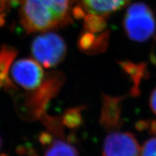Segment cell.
Returning <instances> with one entry per match:
<instances>
[{
	"mask_svg": "<svg viewBox=\"0 0 156 156\" xmlns=\"http://www.w3.org/2000/svg\"><path fill=\"white\" fill-rule=\"evenodd\" d=\"M73 0H20L21 23L28 32L62 26L74 15Z\"/></svg>",
	"mask_w": 156,
	"mask_h": 156,
	"instance_id": "cell-1",
	"label": "cell"
},
{
	"mask_svg": "<svg viewBox=\"0 0 156 156\" xmlns=\"http://www.w3.org/2000/svg\"><path fill=\"white\" fill-rule=\"evenodd\" d=\"M124 27L126 35L132 41H148L155 30V20L153 12L144 3L132 4L126 12Z\"/></svg>",
	"mask_w": 156,
	"mask_h": 156,
	"instance_id": "cell-2",
	"label": "cell"
},
{
	"mask_svg": "<svg viewBox=\"0 0 156 156\" xmlns=\"http://www.w3.org/2000/svg\"><path fill=\"white\" fill-rule=\"evenodd\" d=\"M31 53L43 67L51 69L61 64L65 58L67 46L60 36L46 33L34 39L31 44Z\"/></svg>",
	"mask_w": 156,
	"mask_h": 156,
	"instance_id": "cell-3",
	"label": "cell"
},
{
	"mask_svg": "<svg viewBox=\"0 0 156 156\" xmlns=\"http://www.w3.org/2000/svg\"><path fill=\"white\" fill-rule=\"evenodd\" d=\"M78 6L74 8V15L84 17L89 28L102 26L105 17L126 5L129 0H75Z\"/></svg>",
	"mask_w": 156,
	"mask_h": 156,
	"instance_id": "cell-4",
	"label": "cell"
},
{
	"mask_svg": "<svg viewBox=\"0 0 156 156\" xmlns=\"http://www.w3.org/2000/svg\"><path fill=\"white\" fill-rule=\"evenodd\" d=\"M12 80L17 86L29 92H41L46 83V77L43 67L32 58H20L11 68Z\"/></svg>",
	"mask_w": 156,
	"mask_h": 156,
	"instance_id": "cell-5",
	"label": "cell"
},
{
	"mask_svg": "<svg viewBox=\"0 0 156 156\" xmlns=\"http://www.w3.org/2000/svg\"><path fill=\"white\" fill-rule=\"evenodd\" d=\"M140 152L134 134L114 130L105 138L102 156H140Z\"/></svg>",
	"mask_w": 156,
	"mask_h": 156,
	"instance_id": "cell-6",
	"label": "cell"
},
{
	"mask_svg": "<svg viewBox=\"0 0 156 156\" xmlns=\"http://www.w3.org/2000/svg\"><path fill=\"white\" fill-rule=\"evenodd\" d=\"M122 99L104 95L100 122L105 129L114 131L122 125Z\"/></svg>",
	"mask_w": 156,
	"mask_h": 156,
	"instance_id": "cell-7",
	"label": "cell"
},
{
	"mask_svg": "<svg viewBox=\"0 0 156 156\" xmlns=\"http://www.w3.org/2000/svg\"><path fill=\"white\" fill-rule=\"evenodd\" d=\"M41 142L44 146L43 156H78L77 147L62 136L53 138L51 134L44 133L41 136Z\"/></svg>",
	"mask_w": 156,
	"mask_h": 156,
	"instance_id": "cell-8",
	"label": "cell"
},
{
	"mask_svg": "<svg viewBox=\"0 0 156 156\" xmlns=\"http://www.w3.org/2000/svg\"><path fill=\"white\" fill-rule=\"evenodd\" d=\"M122 67L126 73L131 77L134 83L133 87L131 91L133 95L139 94V85L142 79L145 77V66L143 64H135L129 62H122Z\"/></svg>",
	"mask_w": 156,
	"mask_h": 156,
	"instance_id": "cell-9",
	"label": "cell"
},
{
	"mask_svg": "<svg viewBox=\"0 0 156 156\" xmlns=\"http://www.w3.org/2000/svg\"><path fill=\"white\" fill-rule=\"evenodd\" d=\"M140 156H156V136L150 138L144 143Z\"/></svg>",
	"mask_w": 156,
	"mask_h": 156,
	"instance_id": "cell-10",
	"label": "cell"
},
{
	"mask_svg": "<svg viewBox=\"0 0 156 156\" xmlns=\"http://www.w3.org/2000/svg\"><path fill=\"white\" fill-rule=\"evenodd\" d=\"M150 106L154 114H156V87L153 90L150 98Z\"/></svg>",
	"mask_w": 156,
	"mask_h": 156,
	"instance_id": "cell-11",
	"label": "cell"
},
{
	"mask_svg": "<svg viewBox=\"0 0 156 156\" xmlns=\"http://www.w3.org/2000/svg\"><path fill=\"white\" fill-rule=\"evenodd\" d=\"M1 147H2V139L1 137H0V149H1Z\"/></svg>",
	"mask_w": 156,
	"mask_h": 156,
	"instance_id": "cell-12",
	"label": "cell"
}]
</instances>
